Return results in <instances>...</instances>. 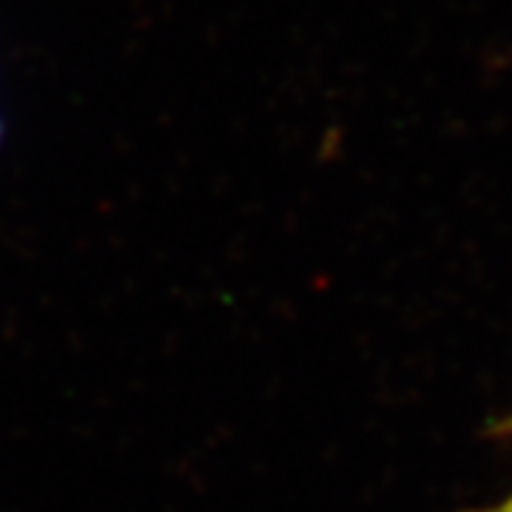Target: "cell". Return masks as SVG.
<instances>
[{
    "label": "cell",
    "instance_id": "obj_1",
    "mask_svg": "<svg viewBox=\"0 0 512 512\" xmlns=\"http://www.w3.org/2000/svg\"><path fill=\"white\" fill-rule=\"evenodd\" d=\"M473 512H512V493L507 498H501L498 504L493 507H484V510H473Z\"/></svg>",
    "mask_w": 512,
    "mask_h": 512
},
{
    "label": "cell",
    "instance_id": "obj_2",
    "mask_svg": "<svg viewBox=\"0 0 512 512\" xmlns=\"http://www.w3.org/2000/svg\"><path fill=\"white\" fill-rule=\"evenodd\" d=\"M493 430H495V436H512V416H507V419L498 421Z\"/></svg>",
    "mask_w": 512,
    "mask_h": 512
},
{
    "label": "cell",
    "instance_id": "obj_3",
    "mask_svg": "<svg viewBox=\"0 0 512 512\" xmlns=\"http://www.w3.org/2000/svg\"><path fill=\"white\" fill-rule=\"evenodd\" d=\"M0 137H3V123H0Z\"/></svg>",
    "mask_w": 512,
    "mask_h": 512
}]
</instances>
